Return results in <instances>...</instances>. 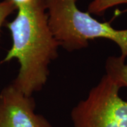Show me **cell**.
<instances>
[{
  "mask_svg": "<svg viewBox=\"0 0 127 127\" xmlns=\"http://www.w3.org/2000/svg\"><path fill=\"white\" fill-rule=\"evenodd\" d=\"M16 11L14 20L6 23L12 45L0 66L17 59L19 70L11 83L24 94L32 96L47 81L50 64L57 57L60 45L50 26L45 0H35Z\"/></svg>",
  "mask_w": 127,
  "mask_h": 127,
  "instance_id": "1",
  "label": "cell"
},
{
  "mask_svg": "<svg viewBox=\"0 0 127 127\" xmlns=\"http://www.w3.org/2000/svg\"><path fill=\"white\" fill-rule=\"evenodd\" d=\"M45 1L50 26L60 47L73 52L88 47L91 40L103 38L118 46L120 57L126 60L127 29L118 30L109 23L97 21L78 8L77 0Z\"/></svg>",
  "mask_w": 127,
  "mask_h": 127,
  "instance_id": "2",
  "label": "cell"
},
{
  "mask_svg": "<svg viewBox=\"0 0 127 127\" xmlns=\"http://www.w3.org/2000/svg\"><path fill=\"white\" fill-rule=\"evenodd\" d=\"M121 88L104 75L85 100L73 108L74 127H127V99L119 95Z\"/></svg>",
  "mask_w": 127,
  "mask_h": 127,
  "instance_id": "3",
  "label": "cell"
},
{
  "mask_svg": "<svg viewBox=\"0 0 127 127\" xmlns=\"http://www.w3.org/2000/svg\"><path fill=\"white\" fill-rule=\"evenodd\" d=\"M35 102L12 83L0 93V127H52L47 119L35 113Z\"/></svg>",
  "mask_w": 127,
  "mask_h": 127,
  "instance_id": "4",
  "label": "cell"
},
{
  "mask_svg": "<svg viewBox=\"0 0 127 127\" xmlns=\"http://www.w3.org/2000/svg\"><path fill=\"white\" fill-rule=\"evenodd\" d=\"M106 76L116 83L121 88H127V63L120 56L109 57L105 62Z\"/></svg>",
  "mask_w": 127,
  "mask_h": 127,
  "instance_id": "5",
  "label": "cell"
},
{
  "mask_svg": "<svg viewBox=\"0 0 127 127\" xmlns=\"http://www.w3.org/2000/svg\"><path fill=\"white\" fill-rule=\"evenodd\" d=\"M127 4V0H93L88 7V12L95 15H102L110 8Z\"/></svg>",
  "mask_w": 127,
  "mask_h": 127,
  "instance_id": "6",
  "label": "cell"
},
{
  "mask_svg": "<svg viewBox=\"0 0 127 127\" xmlns=\"http://www.w3.org/2000/svg\"><path fill=\"white\" fill-rule=\"evenodd\" d=\"M16 10L17 8L10 0L0 1V35L1 28L6 22V18Z\"/></svg>",
  "mask_w": 127,
  "mask_h": 127,
  "instance_id": "7",
  "label": "cell"
},
{
  "mask_svg": "<svg viewBox=\"0 0 127 127\" xmlns=\"http://www.w3.org/2000/svg\"><path fill=\"white\" fill-rule=\"evenodd\" d=\"M14 4L16 8L23 6H28L31 4L35 0H10Z\"/></svg>",
  "mask_w": 127,
  "mask_h": 127,
  "instance_id": "8",
  "label": "cell"
}]
</instances>
